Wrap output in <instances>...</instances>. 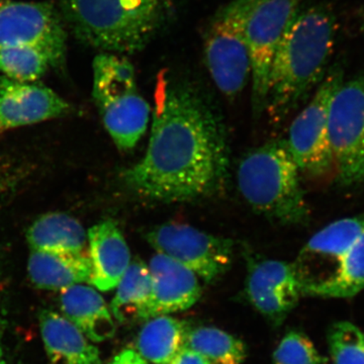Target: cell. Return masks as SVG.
Here are the masks:
<instances>
[{
    "label": "cell",
    "instance_id": "cell-1",
    "mask_svg": "<svg viewBox=\"0 0 364 364\" xmlns=\"http://www.w3.org/2000/svg\"><path fill=\"white\" fill-rule=\"evenodd\" d=\"M228 171L229 148L219 117L193 85L161 72L149 144L142 159L124 172V183L152 202H193L221 191Z\"/></svg>",
    "mask_w": 364,
    "mask_h": 364
},
{
    "label": "cell",
    "instance_id": "cell-2",
    "mask_svg": "<svg viewBox=\"0 0 364 364\" xmlns=\"http://www.w3.org/2000/svg\"><path fill=\"white\" fill-rule=\"evenodd\" d=\"M336 16L327 4L299 9L277 46L265 111L282 121L310 97L328 71L336 39Z\"/></svg>",
    "mask_w": 364,
    "mask_h": 364
},
{
    "label": "cell",
    "instance_id": "cell-3",
    "mask_svg": "<svg viewBox=\"0 0 364 364\" xmlns=\"http://www.w3.org/2000/svg\"><path fill=\"white\" fill-rule=\"evenodd\" d=\"M58 7L81 43L128 55L142 51L169 25L176 0H58Z\"/></svg>",
    "mask_w": 364,
    "mask_h": 364
},
{
    "label": "cell",
    "instance_id": "cell-4",
    "mask_svg": "<svg viewBox=\"0 0 364 364\" xmlns=\"http://www.w3.org/2000/svg\"><path fill=\"white\" fill-rule=\"evenodd\" d=\"M301 171L287 140H273L246 153L237 170L244 200L258 214L284 225L304 224L310 210Z\"/></svg>",
    "mask_w": 364,
    "mask_h": 364
},
{
    "label": "cell",
    "instance_id": "cell-5",
    "mask_svg": "<svg viewBox=\"0 0 364 364\" xmlns=\"http://www.w3.org/2000/svg\"><path fill=\"white\" fill-rule=\"evenodd\" d=\"M93 67L92 95L105 129L119 150H131L150 121V105L136 87L135 70L122 55L100 53Z\"/></svg>",
    "mask_w": 364,
    "mask_h": 364
},
{
    "label": "cell",
    "instance_id": "cell-6",
    "mask_svg": "<svg viewBox=\"0 0 364 364\" xmlns=\"http://www.w3.org/2000/svg\"><path fill=\"white\" fill-rule=\"evenodd\" d=\"M258 0H232L215 11L203 33L205 65L227 97L244 90L251 75L246 28Z\"/></svg>",
    "mask_w": 364,
    "mask_h": 364
},
{
    "label": "cell",
    "instance_id": "cell-7",
    "mask_svg": "<svg viewBox=\"0 0 364 364\" xmlns=\"http://www.w3.org/2000/svg\"><path fill=\"white\" fill-rule=\"evenodd\" d=\"M328 130L339 186L364 183V74L344 78L335 90Z\"/></svg>",
    "mask_w": 364,
    "mask_h": 364
},
{
    "label": "cell",
    "instance_id": "cell-8",
    "mask_svg": "<svg viewBox=\"0 0 364 364\" xmlns=\"http://www.w3.org/2000/svg\"><path fill=\"white\" fill-rule=\"evenodd\" d=\"M344 78L339 64L328 69L312 100L289 128L287 145L301 173L310 178H326L334 173L328 114L333 95Z\"/></svg>",
    "mask_w": 364,
    "mask_h": 364
},
{
    "label": "cell",
    "instance_id": "cell-9",
    "mask_svg": "<svg viewBox=\"0 0 364 364\" xmlns=\"http://www.w3.org/2000/svg\"><path fill=\"white\" fill-rule=\"evenodd\" d=\"M146 239L157 253L189 268L207 282L224 275L233 259V241L188 224L165 223L151 229Z\"/></svg>",
    "mask_w": 364,
    "mask_h": 364
},
{
    "label": "cell",
    "instance_id": "cell-10",
    "mask_svg": "<svg viewBox=\"0 0 364 364\" xmlns=\"http://www.w3.org/2000/svg\"><path fill=\"white\" fill-rule=\"evenodd\" d=\"M66 42L65 25L54 4L0 0V49L40 48L57 67L65 58Z\"/></svg>",
    "mask_w": 364,
    "mask_h": 364
},
{
    "label": "cell",
    "instance_id": "cell-11",
    "mask_svg": "<svg viewBox=\"0 0 364 364\" xmlns=\"http://www.w3.org/2000/svg\"><path fill=\"white\" fill-rule=\"evenodd\" d=\"M303 0H258L248 18L246 36L251 61L252 109L261 116L267 105L273 54Z\"/></svg>",
    "mask_w": 364,
    "mask_h": 364
},
{
    "label": "cell",
    "instance_id": "cell-12",
    "mask_svg": "<svg viewBox=\"0 0 364 364\" xmlns=\"http://www.w3.org/2000/svg\"><path fill=\"white\" fill-rule=\"evenodd\" d=\"M363 232L364 212L337 220L314 235L294 262L304 296L334 277L340 262Z\"/></svg>",
    "mask_w": 364,
    "mask_h": 364
},
{
    "label": "cell",
    "instance_id": "cell-13",
    "mask_svg": "<svg viewBox=\"0 0 364 364\" xmlns=\"http://www.w3.org/2000/svg\"><path fill=\"white\" fill-rule=\"evenodd\" d=\"M246 294L258 312L280 325L304 296V287L294 263L248 258Z\"/></svg>",
    "mask_w": 364,
    "mask_h": 364
},
{
    "label": "cell",
    "instance_id": "cell-14",
    "mask_svg": "<svg viewBox=\"0 0 364 364\" xmlns=\"http://www.w3.org/2000/svg\"><path fill=\"white\" fill-rule=\"evenodd\" d=\"M69 111L70 105L51 88L0 75V134L56 119Z\"/></svg>",
    "mask_w": 364,
    "mask_h": 364
},
{
    "label": "cell",
    "instance_id": "cell-15",
    "mask_svg": "<svg viewBox=\"0 0 364 364\" xmlns=\"http://www.w3.org/2000/svg\"><path fill=\"white\" fill-rule=\"evenodd\" d=\"M152 301L147 320L188 310L200 298L198 275L176 260L157 253L149 265Z\"/></svg>",
    "mask_w": 364,
    "mask_h": 364
},
{
    "label": "cell",
    "instance_id": "cell-16",
    "mask_svg": "<svg viewBox=\"0 0 364 364\" xmlns=\"http://www.w3.org/2000/svg\"><path fill=\"white\" fill-rule=\"evenodd\" d=\"M92 264L90 284L102 291L116 289L131 264V253L126 239L116 223H98L87 234Z\"/></svg>",
    "mask_w": 364,
    "mask_h": 364
},
{
    "label": "cell",
    "instance_id": "cell-17",
    "mask_svg": "<svg viewBox=\"0 0 364 364\" xmlns=\"http://www.w3.org/2000/svg\"><path fill=\"white\" fill-rule=\"evenodd\" d=\"M40 328L49 364H102L97 347L68 318L44 310Z\"/></svg>",
    "mask_w": 364,
    "mask_h": 364
},
{
    "label": "cell",
    "instance_id": "cell-18",
    "mask_svg": "<svg viewBox=\"0 0 364 364\" xmlns=\"http://www.w3.org/2000/svg\"><path fill=\"white\" fill-rule=\"evenodd\" d=\"M28 272L36 287L51 291L90 282L92 264L90 254L85 252H48L32 250Z\"/></svg>",
    "mask_w": 364,
    "mask_h": 364
},
{
    "label": "cell",
    "instance_id": "cell-19",
    "mask_svg": "<svg viewBox=\"0 0 364 364\" xmlns=\"http://www.w3.org/2000/svg\"><path fill=\"white\" fill-rule=\"evenodd\" d=\"M60 305L65 318L91 341H105L116 333L111 310L92 287L76 284L63 289Z\"/></svg>",
    "mask_w": 364,
    "mask_h": 364
},
{
    "label": "cell",
    "instance_id": "cell-20",
    "mask_svg": "<svg viewBox=\"0 0 364 364\" xmlns=\"http://www.w3.org/2000/svg\"><path fill=\"white\" fill-rule=\"evenodd\" d=\"M26 240L32 250L82 252L87 234L75 218L63 213H49L36 220L28 228Z\"/></svg>",
    "mask_w": 364,
    "mask_h": 364
},
{
    "label": "cell",
    "instance_id": "cell-21",
    "mask_svg": "<svg viewBox=\"0 0 364 364\" xmlns=\"http://www.w3.org/2000/svg\"><path fill=\"white\" fill-rule=\"evenodd\" d=\"M189 330L188 323L169 315L151 318L139 333L136 352L147 363L168 364L186 347Z\"/></svg>",
    "mask_w": 364,
    "mask_h": 364
},
{
    "label": "cell",
    "instance_id": "cell-22",
    "mask_svg": "<svg viewBox=\"0 0 364 364\" xmlns=\"http://www.w3.org/2000/svg\"><path fill=\"white\" fill-rule=\"evenodd\" d=\"M152 301V279L149 267L141 261H131L111 303V313L119 322L130 318L147 320Z\"/></svg>",
    "mask_w": 364,
    "mask_h": 364
},
{
    "label": "cell",
    "instance_id": "cell-23",
    "mask_svg": "<svg viewBox=\"0 0 364 364\" xmlns=\"http://www.w3.org/2000/svg\"><path fill=\"white\" fill-rule=\"evenodd\" d=\"M186 347L202 354L210 364H243L247 347L242 340L215 327L189 330Z\"/></svg>",
    "mask_w": 364,
    "mask_h": 364
},
{
    "label": "cell",
    "instance_id": "cell-24",
    "mask_svg": "<svg viewBox=\"0 0 364 364\" xmlns=\"http://www.w3.org/2000/svg\"><path fill=\"white\" fill-rule=\"evenodd\" d=\"M364 289V232L349 249L331 279L309 296L322 298H352Z\"/></svg>",
    "mask_w": 364,
    "mask_h": 364
},
{
    "label": "cell",
    "instance_id": "cell-25",
    "mask_svg": "<svg viewBox=\"0 0 364 364\" xmlns=\"http://www.w3.org/2000/svg\"><path fill=\"white\" fill-rule=\"evenodd\" d=\"M51 67H56L47 52L32 46L0 49L1 75L21 82H35Z\"/></svg>",
    "mask_w": 364,
    "mask_h": 364
},
{
    "label": "cell",
    "instance_id": "cell-26",
    "mask_svg": "<svg viewBox=\"0 0 364 364\" xmlns=\"http://www.w3.org/2000/svg\"><path fill=\"white\" fill-rule=\"evenodd\" d=\"M334 364H364V331L350 322H337L328 331Z\"/></svg>",
    "mask_w": 364,
    "mask_h": 364
},
{
    "label": "cell",
    "instance_id": "cell-27",
    "mask_svg": "<svg viewBox=\"0 0 364 364\" xmlns=\"http://www.w3.org/2000/svg\"><path fill=\"white\" fill-rule=\"evenodd\" d=\"M274 364H327L306 335L289 331L273 353Z\"/></svg>",
    "mask_w": 364,
    "mask_h": 364
},
{
    "label": "cell",
    "instance_id": "cell-28",
    "mask_svg": "<svg viewBox=\"0 0 364 364\" xmlns=\"http://www.w3.org/2000/svg\"><path fill=\"white\" fill-rule=\"evenodd\" d=\"M0 286V364H13L6 349V310L4 306V293Z\"/></svg>",
    "mask_w": 364,
    "mask_h": 364
},
{
    "label": "cell",
    "instance_id": "cell-29",
    "mask_svg": "<svg viewBox=\"0 0 364 364\" xmlns=\"http://www.w3.org/2000/svg\"><path fill=\"white\" fill-rule=\"evenodd\" d=\"M168 364H210L207 358L188 347H184Z\"/></svg>",
    "mask_w": 364,
    "mask_h": 364
},
{
    "label": "cell",
    "instance_id": "cell-30",
    "mask_svg": "<svg viewBox=\"0 0 364 364\" xmlns=\"http://www.w3.org/2000/svg\"><path fill=\"white\" fill-rule=\"evenodd\" d=\"M109 364H149L135 350L126 349L117 354Z\"/></svg>",
    "mask_w": 364,
    "mask_h": 364
},
{
    "label": "cell",
    "instance_id": "cell-31",
    "mask_svg": "<svg viewBox=\"0 0 364 364\" xmlns=\"http://www.w3.org/2000/svg\"><path fill=\"white\" fill-rule=\"evenodd\" d=\"M363 28H364V13H363Z\"/></svg>",
    "mask_w": 364,
    "mask_h": 364
}]
</instances>
